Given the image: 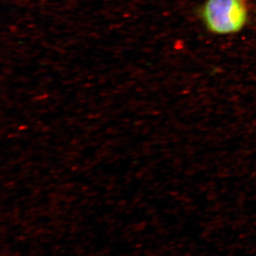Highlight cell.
I'll list each match as a JSON object with an SVG mask.
<instances>
[{"mask_svg":"<svg viewBox=\"0 0 256 256\" xmlns=\"http://www.w3.org/2000/svg\"><path fill=\"white\" fill-rule=\"evenodd\" d=\"M202 18L210 32L230 34L245 26L247 8L244 0H207L202 10Z\"/></svg>","mask_w":256,"mask_h":256,"instance_id":"cell-1","label":"cell"}]
</instances>
